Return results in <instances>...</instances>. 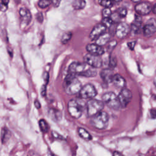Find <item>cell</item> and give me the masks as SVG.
<instances>
[{
    "label": "cell",
    "mask_w": 156,
    "mask_h": 156,
    "mask_svg": "<svg viewBox=\"0 0 156 156\" xmlns=\"http://www.w3.org/2000/svg\"><path fill=\"white\" fill-rule=\"evenodd\" d=\"M63 87L66 94L74 95L79 92L82 88V84L76 74L68 73L64 79Z\"/></svg>",
    "instance_id": "1"
},
{
    "label": "cell",
    "mask_w": 156,
    "mask_h": 156,
    "mask_svg": "<svg viewBox=\"0 0 156 156\" xmlns=\"http://www.w3.org/2000/svg\"><path fill=\"white\" fill-rule=\"evenodd\" d=\"M108 121L109 116L108 113L102 110L92 116L90 119V124L94 127L99 130L105 129L108 124Z\"/></svg>",
    "instance_id": "2"
},
{
    "label": "cell",
    "mask_w": 156,
    "mask_h": 156,
    "mask_svg": "<svg viewBox=\"0 0 156 156\" xmlns=\"http://www.w3.org/2000/svg\"><path fill=\"white\" fill-rule=\"evenodd\" d=\"M83 101L77 99H71L68 104V110L71 117L75 119L79 118L83 112Z\"/></svg>",
    "instance_id": "3"
},
{
    "label": "cell",
    "mask_w": 156,
    "mask_h": 156,
    "mask_svg": "<svg viewBox=\"0 0 156 156\" xmlns=\"http://www.w3.org/2000/svg\"><path fill=\"white\" fill-rule=\"evenodd\" d=\"M104 107V103L103 101L95 99H90L86 104V110L87 115L89 117L96 115L99 112L102 111Z\"/></svg>",
    "instance_id": "4"
},
{
    "label": "cell",
    "mask_w": 156,
    "mask_h": 156,
    "mask_svg": "<svg viewBox=\"0 0 156 156\" xmlns=\"http://www.w3.org/2000/svg\"><path fill=\"white\" fill-rule=\"evenodd\" d=\"M102 99L105 104L114 110H119L121 108L118 96L113 92L110 91L104 93L102 96Z\"/></svg>",
    "instance_id": "5"
},
{
    "label": "cell",
    "mask_w": 156,
    "mask_h": 156,
    "mask_svg": "<svg viewBox=\"0 0 156 156\" xmlns=\"http://www.w3.org/2000/svg\"><path fill=\"white\" fill-rule=\"evenodd\" d=\"M78 93L81 99H91L96 96L97 91L93 84L87 83L82 87Z\"/></svg>",
    "instance_id": "6"
},
{
    "label": "cell",
    "mask_w": 156,
    "mask_h": 156,
    "mask_svg": "<svg viewBox=\"0 0 156 156\" xmlns=\"http://www.w3.org/2000/svg\"><path fill=\"white\" fill-rule=\"evenodd\" d=\"M83 60L88 66L94 68H101L102 65V60L100 55L88 53L83 57Z\"/></svg>",
    "instance_id": "7"
},
{
    "label": "cell",
    "mask_w": 156,
    "mask_h": 156,
    "mask_svg": "<svg viewBox=\"0 0 156 156\" xmlns=\"http://www.w3.org/2000/svg\"><path fill=\"white\" fill-rule=\"evenodd\" d=\"M118 98L121 104V108L126 107L132 99V93L130 90L124 87L121 89L120 93L118 95Z\"/></svg>",
    "instance_id": "8"
},
{
    "label": "cell",
    "mask_w": 156,
    "mask_h": 156,
    "mask_svg": "<svg viewBox=\"0 0 156 156\" xmlns=\"http://www.w3.org/2000/svg\"><path fill=\"white\" fill-rule=\"evenodd\" d=\"M143 35L146 37H151L156 32V20L154 18L149 19L144 24L143 29Z\"/></svg>",
    "instance_id": "9"
},
{
    "label": "cell",
    "mask_w": 156,
    "mask_h": 156,
    "mask_svg": "<svg viewBox=\"0 0 156 156\" xmlns=\"http://www.w3.org/2000/svg\"><path fill=\"white\" fill-rule=\"evenodd\" d=\"M87 68H88V65L85 62H73L69 66L68 73L76 75H80Z\"/></svg>",
    "instance_id": "10"
},
{
    "label": "cell",
    "mask_w": 156,
    "mask_h": 156,
    "mask_svg": "<svg viewBox=\"0 0 156 156\" xmlns=\"http://www.w3.org/2000/svg\"><path fill=\"white\" fill-rule=\"evenodd\" d=\"M152 5L149 2H139L135 7L136 12L140 15H148L152 11Z\"/></svg>",
    "instance_id": "11"
},
{
    "label": "cell",
    "mask_w": 156,
    "mask_h": 156,
    "mask_svg": "<svg viewBox=\"0 0 156 156\" xmlns=\"http://www.w3.org/2000/svg\"><path fill=\"white\" fill-rule=\"evenodd\" d=\"M19 14L20 16L21 26L23 27L27 26L31 21L32 15L30 12L26 7H21L19 10Z\"/></svg>",
    "instance_id": "12"
},
{
    "label": "cell",
    "mask_w": 156,
    "mask_h": 156,
    "mask_svg": "<svg viewBox=\"0 0 156 156\" xmlns=\"http://www.w3.org/2000/svg\"><path fill=\"white\" fill-rule=\"evenodd\" d=\"M130 31L129 26L124 22L119 23L116 26L115 34L116 36L119 39H123L127 37Z\"/></svg>",
    "instance_id": "13"
},
{
    "label": "cell",
    "mask_w": 156,
    "mask_h": 156,
    "mask_svg": "<svg viewBox=\"0 0 156 156\" xmlns=\"http://www.w3.org/2000/svg\"><path fill=\"white\" fill-rule=\"evenodd\" d=\"M107 27L102 24L99 23L94 26L90 34V38L91 40H95L99 36L105 32Z\"/></svg>",
    "instance_id": "14"
},
{
    "label": "cell",
    "mask_w": 156,
    "mask_h": 156,
    "mask_svg": "<svg viewBox=\"0 0 156 156\" xmlns=\"http://www.w3.org/2000/svg\"><path fill=\"white\" fill-rule=\"evenodd\" d=\"M86 49L88 53L97 55H102L105 52L103 47L97 44L96 43L88 44L86 46Z\"/></svg>",
    "instance_id": "15"
},
{
    "label": "cell",
    "mask_w": 156,
    "mask_h": 156,
    "mask_svg": "<svg viewBox=\"0 0 156 156\" xmlns=\"http://www.w3.org/2000/svg\"><path fill=\"white\" fill-rule=\"evenodd\" d=\"M115 73L110 68L103 69L100 73V76L103 81L107 83L112 82V80Z\"/></svg>",
    "instance_id": "16"
},
{
    "label": "cell",
    "mask_w": 156,
    "mask_h": 156,
    "mask_svg": "<svg viewBox=\"0 0 156 156\" xmlns=\"http://www.w3.org/2000/svg\"><path fill=\"white\" fill-rule=\"evenodd\" d=\"M141 23H142V20H141V16H140V15H136L135 17V20L131 24V27L130 29L131 32L134 34H138L141 29Z\"/></svg>",
    "instance_id": "17"
},
{
    "label": "cell",
    "mask_w": 156,
    "mask_h": 156,
    "mask_svg": "<svg viewBox=\"0 0 156 156\" xmlns=\"http://www.w3.org/2000/svg\"><path fill=\"white\" fill-rule=\"evenodd\" d=\"M112 83H113L114 85L116 87L120 89H122L124 87H125L126 85L125 79L119 74H115L112 80Z\"/></svg>",
    "instance_id": "18"
},
{
    "label": "cell",
    "mask_w": 156,
    "mask_h": 156,
    "mask_svg": "<svg viewBox=\"0 0 156 156\" xmlns=\"http://www.w3.org/2000/svg\"><path fill=\"white\" fill-rule=\"evenodd\" d=\"M110 38V35L108 33L104 32L102 34H101L100 36H99L94 41L95 43L97 44L103 46L104 45L106 44L107 43L109 42Z\"/></svg>",
    "instance_id": "19"
},
{
    "label": "cell",
    "mask_w": 156,
    "mask_h": 156,
    "mask_svg": "<svg viewBox=\"0 0 156 156\" xmlns=\"http://www.w3.org/2000/svg\"><path fill=\"white\" fill-rule=\"evenodd\" d=\"M48 115L52 120L56 121H59L62 118L61 112L59 110L54 108H50L48 110Z\"/></svg>",
    "instance_id": "20"
},
{
    "label": "cell",
    "mask_w": 156,
    "mask_h": 156,
    "mask_svg": "<svg viewBox=\"0 0 156 156\" xmlns=\"http://www.w3.org/2000/svg\"><path fill=\"white\" fill-rule=\"evenodd\" d=\"M10 137V132L9 130L6 127H4L1 132V140L3 144L5 143Z\"/></svg>",
    "instance_id": "21"
},
{
    "label": "cell",
    "mask_w": 156,
    "mask_h": 156,
    "mask_svg": "<svg viewBox=\"0 0 156 156\" xmlns=\"http://www.w3.org/2000/svg\"><path fill=\"white\" fill-rule=\"evenodd\" d=\"M78 134L79 135L83 140L87 141H90L92 139L91 135L89 133V132L82 127L78 128Z\"/></svg>",
    "instance_id": "22"
},
{
    "label": "cell",
    "mask_w": 156,
    "mask_h": 156,
    "mask_svg": "<svg viewBox=\"0 0 156 156\" xmlns=\"http://www.w3.org/2000/svg\"><path fill=\"white\" fill-rule=\"evenodd\" d=\"M72 5L75 10H81L85 7L86 2L85 0H74Z\"/></svg>",
    "instance_id": "23"
},
{
    "label": "cell",
    "mask_w": 156,
    "mask_h": 156,
    "mask_svg": "<svg viewBox=\"0 0 156 156\" xmlns=\"http://www.w3.org/2000/svg\"><path fill=\"white\" fill-rule=\"evenodd\" d=\"M96 75H97V71L94 69V68L91 67V68H87L82 73H81L80 76L86 77H92L96 76Z\"/></svg>",
    "instance_id": "24"
},
{
    "label": "cell",
    "mask_w": 156,
    "mask_h": 156,
    "mask_svg": "<svg viewBox=\"0 0 156 156\" xmlns=\"http://www.w3.org/2000/svg\"><path fill=\"white\" fill-rule=\"evenodd\" d=\"M38 124L40 128V130H41L42 132L43 133H46L49 130V126L47 123V122L46 121V120L41 119L38 122Z\"/></svg>",
    "instance_id": "25"
},
{
    "label": "cell",
    "mask_w": 156,
    "mask_h": 156,
    "mask_svg": "<svg viewBox=\"0 0 156 156\" xmlns=\"http://www.w3.org/2000/svg\"><path fill=\"white\" fill-rule=\"evenodd\" d=\"M71 37H72V34L71 32H65L62 37V38H61V42L63 43V44H66L67 43L69 40L71 38Z\"/></svg>",
    "instance_id": "26"
},
{
    "label": "cell",
    "mask_w": 156,
    "mask_h": 156,
    "mask_svg": "<svg viewBox=\"0 0 156 156\" xmlns=\"http://www.w3.org/2000/svg\"><path fill=\"white\" fill-rule=\"evenodd\" d=\"M51 4V0H39L38 2V5L41 9H45L49 6Z\"/></svg>",
    "instance_id": "27"
},
{
    "label": "cell",
    "mask_w": 156,
    "mask_h": 156,
    "mask_svg": "<svg viewBox=\"0 0 156 156\" xmlns=\"http://www.w3.org/2000/svg\"><path fill=\"white\" fill-rule=\"evenodd\" d=\"M99 4L104 7L110 8L113 5V2L111 0H99Z\"/></svg>",
    "instance_id": "28"
},
{
    "label": "cell",
    "mask_w": 156,
    "mask_h": 156,
    "mask_svg": "<svg viewBox=\"0 0 156 156\" xmlns=\"http://www.w3.org/2000/svg\"><path fill=\"white\" fill-rule=\"evenodd\" d=\"M113 23V21L112 19L110 18V16L103 18V19L102 20V22H101V23H102L107 28L110 27L112 25Z\"/></svg>",
    "instance_id": "29"
},
{
    "label": "cell",
    "mask_w": 156,
    "mask_h": 156,
    "mask_svg": "<svg viewBox=\"0 0 156 156\" xmlns=\"http://www.w3.org/2000/svg\"><path fill=\"white\" fill-rule=\"evenodd\" d=\"M112 10L108 7H104L102 10V15L103 18L104 17H110L112 15Z\"/></svg>",
    "instance_id": "30"
},
{
    "label": "cell",
    "mask_w": 156,
    "mask_h": 156,
    "mask_svg": "<svg viewBox=\"0 0 156 156\" xmlns=\"http://www.w3.org/2000/svg\"><path fill=\"white\" fill-rule=\"evenodd\" d=\"M117 13L120 18H124L127 15V10L125 7H120L119 9H118Z\"/></svg>",
    "instance_id": "31"
},
{
    "label": "cell",
    "mask_w": 156,
    "mask_h": 156,
    "mask_svg": "<svg viewBox=\"0 0 156 156\" xmlns=\"http://www.w3.org/2000/svg\"><path fill=\"white\" fill-rule=\"evenodd\" d=\"M36 19L38 21V22L41 23L43 22V19H44L43 13L41 12H38L36 14Z\"/></svg>",
    "instance_id": "32"
},
{
    "label": "cell",
    "mask_w": 156,
    "mask_h": 156,
    "mask_svg": "<svg viewBox=\"0 0 156 156\" xmlns=\"http://www.w3.org/2000/svg\"><path fill=\"white\" fill-rule=\"evenodd\" d=\"M150 116L152 119H156V108L150 110Z\"/></svg>",
    "instance_id": "33"
},
{
    "label": "cell",
    "mask_w": 156,
    "mask_h": 156,
    "mask_svg": "<svg viewBox=\"0 0 156 156\" xmlns=\"http://www.w3.org/2000/svg\"><path fill=\"white\" fill-rule=\"evenodd\" d=\"M51 3L52 4L54 7H58L60 5V4L62 0H51Z\"/></svg>",
    "instance_id": "34"
},
{
    "label": "cell",
    "mask_w": 156,
    "mask_h": 156,
    "mask_svg": "<svg viewBox=\"0 0 156 156\" xmlns=\"http://www.w3.org/2000/svg\"><path fill=\"white\" fill-rule=\"evenodd\" d=\"M109 65L112 67H115L116 65V59L115 58H110V62H109Z\"/></svg>",
    "instance_id": "35"
},
{
    "label": "cell",
    "mask_w": 156,
    "mask_h": 156,
    "mask_svg": "<svg viewBox=\"0 0 156 156\" xmlns=\"http://www.w3.org/2000/svg\"><path fill=\"white\" fill-rule=\"evenodd\" d=\"M136 44V41H132V42H129L127 43V46L129 48L130 50H133Z\"/></svg>",
    "instance_id": "36"
},
{
    "label": "cell",
    "mask_w": 156,
    "mask_h": 156,
    "mask_svg": "<svg viewBox=\"0 0 156 156\" xmlns=\"http://www.w3.org/2000/svg\"><path fill=\"white\" fill-rule=\"evenodd\" d=\"M8 8V5H5V4H3L2 3H0V9L1 11L2 12H5Z\"/></svg>",
    "instance_id": "37"
},
{
    "label": "cell",
    "mask_w": 156,
    "mask_h": 156,
    "mask_svg": "<svg viewBox=\"0 0 156 156\" xmlns=\"http://www.w3.org/2000/svg\"><path fill=\"white\" fill-rule=\"evenodd\" d=\"M34 105L37 108H40L41 107V104H40V102L37 100H35L34 101Z\"/></svg>",
    "instance_id": "38"
},
{
    "label": "cell",
    "mask_w": 156,
    "mask_h": 156,
    "mask_svg": "<svg viewBox=\"0 0 156 156\" xmlns=\"http://www.w3.org/2000/svg\"><path fill=\"white\" fill-rule=\"evenodd\" d=\"M41 93L42 96H44L46 95V85H43L42 87Z\"/></svg>",
    "instance_id": "39"
},
{
    "label": "cell",
    "mask_w": 156,
    "mask_h": 156,
    "mask_svg": "<svg viewBox=\"0 0 156 156\" xmlns=\"http://www.w3.org/2000/svg\"><path fill=\"white\" fill-rule=\"evenodd\" d=\"M44 80L46 82V83H47V82H48L49 80V75L48 74V73H45L44 74Z\"/></svg>",
    "instance_id": "40"
},
{
    "label": "cell",
    "mask_w": 156,
    "mask_h": 156,
    "mask_svg": "<svg viewBox=\"0 0 156 156\" xmlns=\"http://www.w3.org/2000/svg\"><path fill=\"white\" fill-rule=\"evenodd\" d=\"M1 2L3 4L8 5V4L9 2V0H1Z\"/></svg>",
    "instance_id": "41"
},
{
    "label": "cell",
    "mask_w": 156,
    "mask_h": 156,
    "mask_svg": "<svg viewBox=\"0 0 156 156\" xmlns=\"http://www.w3.org/2000/svg\"><path fill=\"white\" fill-rule=\"evenodd\" d=\"M152 11L153 12V13H154L156 14V3L154 5V6H152Z\"/></svg>",
    "instance_id": "42"
},
{
    "label": "cell",
    "mask_w": 156,
    "mask_h": 156,
    "mask_svg": "<svg viewBox=\"0 0 156 156\" xmlns=\"http://www.w3.org/2000/svg\"><path fill=\"white\" fill-rule=\"evenodd\" d=\"M113 155H115H115H121L122 154L120 153V152H118V151H115V152H113Z\"/></svg>",
    "instance_id": "43"
},
{
    "label": "cell",
    "mask_w": 156,
    "mask_h": 156,
    "mask_svg": "<svg viewBox=\"0 0 156 156\" xmlns=\"http://www.w3.org/2000/svg\"><path fill=\"white\" fill-rule=\"evenodd\" d=\"M133 2H139L141 0H131Z\"/></svg>",
    "instance_id": "44"
},
{
    "label": "cell",
    "mask_w": 156,
    "mask_h": 156,
    "mask_svg": "<svg viewBox=\"0 0 156 156\" xmlns=\"http://www.w3.org/2000/svg\"><path fill=\"white\" fill-rule=\"evenodd\" d=\"M111 1H112L113 2L115 1V2H121L122 0H111Z\"/></svg>",
    "instance_id": "45"
}]
</instances>
